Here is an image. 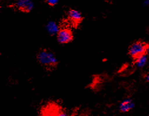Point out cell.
<instances>
[{"label":"cell","instance_id":"obj_1","mask_svg":"<svg viewBox=\"0 0 149 116\" xmlns=\"http://www.w3.org/2000/svg\"><path fill=\"white\" fill-rule=\"evenodd\" d=\"M38 61L42 65L47 67H53L58 63L56 55L50 51L41 50L37 56Z\"/></svg>","mask_w":149,"mask_h":116},{"label":"cell","instance_id":"obj_2","mask_svg":"<svg viewBox=\"0 0 149 116\" xmlns=\"http://www.w3.org/2000/svg\"><path fill=\"white\" fill-rule=\"evenodd\" d=\"M148 45L142 41H136L134 42L129 48V54L136 59L139 57L145 54L147 51Z\"/></svg>","mask_w":149,"mask_h":116},{"label":"cell","instance_id":"obj_3","mask_svg":"<svg viewBox=\"0 0 149 116\" xmlns=\"http://www.w3.org/2000/svg\"><path fill=\"white\" fill-rule=\"evenodd\" d=\"M57 41L59 43L64 44L72 41L73 36L70 30L68 28H63L60 30L57 34Z\"/></svg>","mask_w":149,"mask_h":116},{"label":"cell","instance_id":"obj_4","mask_svg":"<svg viewBox=\"0 0 149 116\" xmlns=\"http://www.w3.org/2000/svg\"><path fill=\"white\" fill-rule=\"evenodd\" d=\"M15 6L18 10L24 13H29L34 8L33 0H17Z\"/></svg>","mask_w":149,"mask_h":116},{"label":"cell","instance_id":"obj_5","mask_svg":"<svg viewBox=\"0 0 149 116\" xmlns=\"http://www.w3.org/2000/svg\"><path fill=\"white\" fill-rule=\"evenodd\" d=\"M45 28L47 33L51 35H57L60 30L58 25L54 21H48L46 24Z\"/></svg>","mask_w":149,"mask_h":116},{"label":"cell","instance_id":"obj_6","mask_svg":"<svg viewBox=\"0 0 149 116\" xmlns=\"http://www.w3.org/2000/svg\"><path fill=\"white\" fill-rule=\"evenodd\" d=\"M134 107V103L130 99H126L124 100L119 106L120 111L123 113H127L132 110Z\"/></svg>","mask_w":149,"mask_h":116},{"label":"cell","instance_id":"obj_7","mask_svg":"<svg viewBox=\"0 0 149 116\" xmlns=\"http://www.w3.org/2000/svg\"><path fill=\"white\" fill-rule=\"evenodd\" d=\"M68 17L71 21L76 23L80 22L83 19L81 13L79 11L74 9L70 10L68 12Z\"/></svg>","mask_w":149,"mask_h":116},{"label":"cell","instance_id":"obj_8","mask_svg":"<svg viewBox=\"0 0 149 116\" xmlns=\"http://www.w3.org/2000/svg\"><path fill=\"white\" fill-rule=\"evenodd\" d=\"M135 60V64L137 67L142 68L146 64L147 61V57L145 54H143L138 58L134 59Z\"/></svg>","mask_w":149,"mask_h":116},{"label":"cell","instance_id":"obj_9","mask_svg":"<svg viewBox=\"0 0 149 116\" xmlns=\"http://www.w3.org/2000/svg\"><path fill=\"white\" fill-rule=\"evenodd\" d=\"M59 1L60 0H46V2L49 6H54L58 3Z\"/></svg>","mask_w":149,"mask_h":116},{"label":"cell","instance_id":"obj_10","mask_svg":"<svg viewBox=\"0 0 149 116\" xmlns=\"http://www.w3.org/2000/svg\"><path fill=\"white\" fill-rule=\"evenodd\" d=\"M145 79L147 81L149 82V74H147L146 76H145Z\"/></svg>","mask_w":149,"mask_h":116},{"label":"cell","instance_id":"obj_11","mask_svg":"<svg viewBox=\"0 0 149 116\" xmlns=\"http://www.w3.org/2000/svg\"><path fill=\"white\" fill-rule=\"evenodd\" d=\"M147 53L149 54V45H148V48H147Z\"/></svg>","mask_w":149,"mask_h":116},{"label":"cell","instance_id":"obj_12","mask_svg":"<svg viewBox=\"0 0 149 116\" xmlns=\"http://www.w3.org/2000/svg\"><path fill=\"white\" fill-rule=\"evenodd\" d=\"M148 4H149V2H148Z\"/></svg>","mask_w":149,"mask_h":116}]
</instances>
